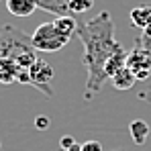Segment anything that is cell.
I'll return each mask as SVG.
<instances>
[{
    "label": "cell",
    "instance_id": "cell-1",
    "mask_svg": "<svg viewBox=\"0 0 151 151\" xmlns=\"http://www.w3.org/2000/svg\"><path fill=\"white\" fill-rule=\"evenodd\" d=\"M76 37L84 45L82 63L88 72L86 78V100H90L94 94L102 90V84L106 82L104 65L106 61L123 49V45L114 37V19L110 10H102L94 19L78 25Z\"/></svg>",
    "mask_w": 151,
    "mask_h": 151
},
{
    "label": "cell",
    "instance_id": "cell-2",
    "mask_svg": "<svg viewBox=\"0 0 151 151\" xmlns=\"http://www.w3.org/2000/svg\"><path fill=\"white\" fill-rule=\"evenodd\" d=\"M25 53H37L33 47L31 35L14 25H4L0 29V61L19 59Z\"/></svg>",
    "mask_w": 151,
    "mask_h": 151
},
{
    "label": "cell",
    "instance_id": "cell-3",
    "mask_svg": "<svg viewBox=\"0 0 151 151\" xmlns=\"http://www.w3.org/2000/svg\"><path fill=\"white\" fill-rule=\"evenodd\" d=\"M31 41H33V47L37 51L53 53V51L63 49L70 43V37L61 35L57 31V27L53 25V21H49V23H41L35 29V33L31 35Z\"/></svg>",
    "mask_w": 151,
    "mask_h": 151
},
{
    "label": "cell",
    "instance_id": "cell-4",
    "mask_svg": "<svg viewBox=\"0 0 151 151\" xmlns=\"http://www.w3.org/2000/svg\"><path fill=\"white\" fill-rule=\"evenodd\" d=\"M127 68L133 72L137 82H143L151 76V51L135 43V47L127 53Z\"/></svg>",
    "mask_w": 151,
    "mask_h": 151
},
{
    "label": "cell",
    "instance_id": "cell-5",
    "mask_svg": "<svg viewBox=\"0 0 151 151\" xmlns=\"http://www.w3.org/2000/svg\"><path fill=\"white\" fill-rule=\"evenodd\" d=\"M29 78H31V86H33V88L41 90L47 98L53 96V90H51V86H49L51 78H53V68H51L45 59L39 57V59L29 68Z\"/></svg>",
    "mask_w": 151,
    "mask_h": 151
},
{
    "label": "cell",
    "instance_id": "cell-6",
    "mask_svg": "<svg viewBox=\"0 0 151 151\" xmlns=\"http://www.w3.org/2000/svg\"><path fill=\"white\" fill-rule=\"evenodd\" d=\"M129 23L137 29H147V25L151 23V6L147 4H137L135 8H131L129 12Z\"/></svg>",
    "mask_w": 151,
    "mask_h": 151
},
{
    "label": "cell",
    "instance_id": "cell-7",
    "mask_svg": "<svg viewBox=\"0 0 151 151\" xmlns=\"http://www.w3.org/2000/svg\"><path fill=\"white\" fill-rule=\"evenodd\" d=\"M6 8L12 17H31L37 10L35 0H6Z\"/></svg>",
    "mask_w": 151,
    "mask_h": 151
},
{
    "label": "cell",
    "instance_id": "cell-8",
    "mask_svg": "<svg viewBox=\"0 0 151 151\" xmlns=\"http://www.w3.org/2000/svg\"><path fill=\"white\" fill-rule=\"evenodd\" d=\"M19 72H21V68H19V63L14 59H2L0 61V84L12 86L17 82Z\"/></svg>",
    "mask_w": 151,
    "mask_h": 151
},
{
    "label": "cell",
    "instance_id": "cell-9",
    "mask_svg": "<svg viewBox=\"0 0 151 151\" xmlns=\"http://www.w3.org/2000/svg\"><path fill=\"white\" fill-rule=\"evenodd\" d=\"M110 82H112V86H114L116 90H131V88L137 84V78H135L133 72L125 65V68H121L116 74L110 78Z\"/></svg>",
    "mask_w": 151,
    "mask_h": 151
},
{
    "label": "cell",
    "instance_id": "cell-10",
    "mask_svg": "<svg viewBox=\"0 0 151 151\" xmlns=\"http://www.w3.org/2000/svg\"><path fill=\"white\" fill-rule=\"evenodd\" d=\"M129 133H131V139H133L135 145H143L147 141V137H149V125L145 121H141V119H135L129 125Z\"/></svg>",
    "mask_w": 151,
    "mask_h": 151
},
{
    "label": "cell",
    "instance_id": "cell-11",
    "mask_svg": "<svg viewBox=\"0 0 151 151\" xmlns=\"http://www.w3.org/2000/svg\"><path fill=\"white\" fill-rule=\"evenodd\" d=\"M53 25L57 27V31L61 33V35H65V37H74L76 31H78V23H76V19L72 14H68V17H57L55 21H53Z\"/></svg>",
    "mask_w": 151,
    "mask_h": 151
},
{
    "label": "cell",
    "instance_id": "cell-12",
    "mask_svg": "<svg viewBox=\"0 0 151 151\" xmlns=\"http://www.w3.org/2000/svg\"><path fill=\"white\" fill-rule=\"evenodd\" d=\"M94 6V0H70V10L72 14L76 12H86Z\"/></svg>",
    "mask_w": 151,
    "mask_h": 151
},
{
    "label": "cell",
    "instance_id": "cell-13",
    "mask_svg": "<svg viewBox=\"0 0 151 151\" xmlns=\"http://www.w3.org/2000/svg\"><path fill=\"white\" fill-rule=\"evenodd\" d=\"M137 43H139V45H143L145 49L151 51V23L147 25V29H143L141 37H137Z\"/></svg>",
    "mask_w": 151,
    "mask_h": 151
},
{
    "label": "cell",
    "instance_id": "cell-14",
    "mask_svg": "<svg viewBox=\"0 0 151 151\" xmlns=\"http://www.w3.org/2000/svg\"><path fill=\"white\" fill-rule=\"evenodd\" d=\"M76 145V139L72 137V135H63L61 139H59V147H61V151H68V149H72Z\"/></svg>",
    "mask_w": 151,
    "mask_h": 151
},
{
    "label": "cell",
    "instance_id": "cell-15",
    "mask_svg": "<svg viewBox=\"0 0 151 151\" xmlns=\"http://www.w3.org/2000/svg\"><path fill=\"white\" fill-rule=\"evenodd\" d=\"M49 125H51V121H49V116H45V114H39V116L35 119V127H37L39 131L49 129Z\"/></svg>",
    "mask_w": 151,
    "mask_h": 151
},
{
    "label": "cell",
    "instance_id": "cell-16",
    "mask_svg": "<svg viewBox=\"0 0 151 151\" xmlns=\"http://www.w3.org/2000/svg\"><path fill=\"white\" fill-rule=\"evenodd\" d=\"M82 151H102V143L100 141H86V143H82Z\"/></svg>",
    "mask_w": 151,
    "mask_h": 151
},
{
    "label": "cell",
    "instance_id": "cell-17",
    "mask_svg": "<svg viewBox=\"0 0 151 151\" xmlns=\"http://www.w3.org/2000/svg\"><path fill=\"white\" fill-rule=\"evenodd\" d=\"M143 96H145V98H149V100H151V90L147 92V94H143Z\"/></svg>",
    "mask_w": 151,
    "mask_h": 151
}]
</instances>
